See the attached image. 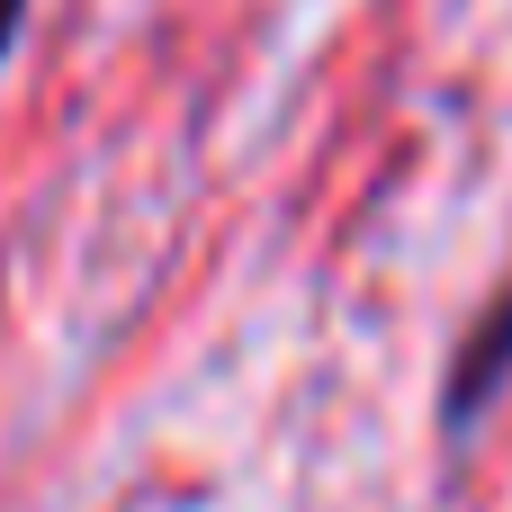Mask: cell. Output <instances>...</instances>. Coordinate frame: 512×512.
Instances as JSON below:
<instances>
[{
  "label": "cell",
  "instance_id": "2",
  "mask_svg": "<svg viewBox=\"0 0 512 512\" xmlns=\"http://www.w3.org/2000/svg\"><path fill=\"white\" fill-rule=\"evenodd\" d=\"M18 27H27V0H0V63H9V45H18Z\"/></svg>",
  "mask_w": 512,
  "mask_h": 512
},
{
  "label": "cell",
  "instance_id": "1",
  "mask_svg": "<svg viewBox=\"0 0 512 512\" xmlns=\"http://www.w3.org/2000/svg\"><path fill=\"white\" fill-rule=\"evenodd\" d=\"M504 378H512V288L459 333V351H450V378H441V432L459 441V432L504 396Z\"/></svg>",
  "mask_w": 512,
  "mask_h": 512
}]
</instances>
